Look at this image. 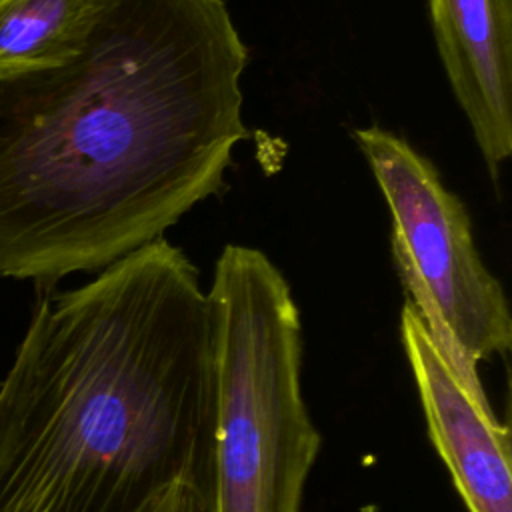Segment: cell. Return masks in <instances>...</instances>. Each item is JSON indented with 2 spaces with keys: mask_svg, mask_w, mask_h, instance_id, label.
Returning <instances> with one entry per match:
<instances>
[{
  "mask_svg": "<svg viewBox=\"0 0 512 512\" xmlns=\"http://www.w3.org/2000/svg\"><path fill=\"white\" fill-rule=\"evenodd\" d=\"M246 64L224 0H104L70 60L0 78V278L100 272L216 196Z\"/></svg>",
  "mask_w": 512,
  "mask_h": 512,
  "instance_id": "1",
  "label": "cell"
},
{
  "mask_svg": "<svg viewBox=\"0 0 512 512\" xmlns=\"http://www.w3.org/2000/svg\"><path fill=\"white\" fill-rule=\"evenodd\" d=\"M28 390L0 512H138L174 482L208 494L212 318L166 238L80 286L36 290Z\"/></svg>",
  "mask_w": 512,
  "mask_h": 512,
  "instance_id": "2",
  "label": "cell"
},
{
  "mask_svg": "<svg viewBox=\"0 0 512 512\" xmlns=\"http://www.w3.org/2000/svg\"><path fill=\"white\" fill-rule=\"evenodd\" d=\"M212 318L208 512H302L320 452L302 394V322L278 266L226 244L206 292Z\"/></svg>",
  "mask_w": 512,
  "mask_h": 512,
  "instance_id": "3",
  "label": "cell"
},
{
  "mask_svg": "<svg viewBox=\"0 0 512 512\" xmlns=\"http://www.w3.org/2000/svg\"><path fill=\"white\" fill-rule=\"evenodd\" d=\"M386 200L392 258L406 300L474 390L478 364L512 346V316L498 278L472 238L464 202L404 136L382 126L352 130Z\"/></svg>",
  "mask_w": 512,
  "mask_h": 512,
  "instance_id": "4",
  "label": "cell"
},
{
  "mask_svg": "<svg viewBox=\"0 0 512 512\" xmlns=\"http://www.w3.org/2000/svg\"><path fill=\"white\" fill-rule=\"evenodd\" d=\"M402 346L420 394L428 436L468 512H512L510 432L484 390H474L410 300L400 312Z\"/></svg>",
  "mask_w": 512,
  "mask_h": 512,
  "instance_id": "5",
  "label": "cell"
},
{
  "mask_svg": "<svg viewBox=\"0 0 512 512\" xmlns=\"http://www.w3.org/2000/svg\"><path fill=\"white\" fill-rule=\"evenodd\" d=\"M438 54L492 182L512 154V0H428Z\"/></svg>",
  "mask_w": 512,
  "mask_h": 512,
  "instance_id": "6",
  "label": "cell"
},
{
  "mask_svg": "<svg viewBox=\"0 0 512 512\" xmlns=\"http://www.w3.org/2000/svg\"><path fill=\"white\" fill-rule=\"evenodd\" d=\"M104 0H0V78L60 66L84 44Z\"/></svg>",
  "mask_w": 512,
  "mask_h": 512,
  "instance_id": "7",
  "label": "cell"
},
{
  "mask_svg": "<svg viewBox=\"0 0 512 512\" xmlns=\"http://www.w3.org/2000/svg\"><path fill=\"white\" fill-rule=\"evenodd\" d=\"M26 390H28V364H26V358L18 354V350H14V356L6 374L0 378V466L16 440L22 410H24Z\"/></svg>",
  "mask_w": 512,
  "mask_h": 512,
  "instance_id": "8",
  "label": "cell"
},
{
  "mask_svg": "<svg viewBox=\"0 0 512 512\" xmlns=\"http://www.w3.org/2000/svg\"><path fill=\"white\" fill-rule=\"evenodd\" d=\"M138 512H208L206 494L192 484L174 482L148 500Z\"/></svg>",
  "mask_w": 512,
  "mask_h": 512,
  "instance_id": "9",
  "label": "cell"
}]
</instances>
